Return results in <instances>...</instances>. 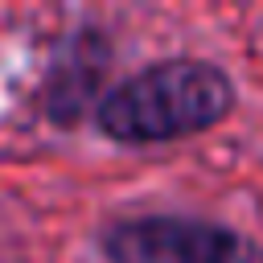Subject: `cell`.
Listing matches in <instances>:
<instances>
[{"label":"cell","instance_id":"6da1fadb","mask_svg":"<svg viewBox=\"0 0 263 263\" xmlns=\"http://www.w3.org/2000/svg\"><path fill=\"white\" fill-rule=\"evenodd\" d=\"M234 107V86L214 62H156L99 99V127L119 144H164L222 123Z\"/></svg>","mask_w":263,"mask_h":263},{"label":"cell","instance_id":"7a4b0ae2","mask_svg":"<svg viewBox=\"0 0 263 263\" xmlns=\"http://www.w3.org/2000/svg\"><path fill=\"white\" fill-rule=\"evenodd\" d=\"M111 263H263V251L226 226L193 218H127L103 234Z\"/></svg>","mask_w":263,"mask_h":263}]
</instances>
